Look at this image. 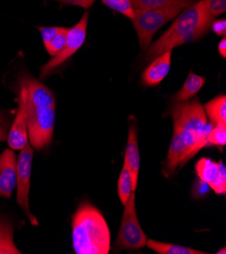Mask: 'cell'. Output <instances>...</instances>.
Wrapping results in <instances>:
<instances>
[{"label":"cell","instance_id":"1","mask_svg":"<svg viewBox=\"0 0 226 254\" xmlns=\"http://www.w3.org/2000/svg\"><path fill=\"white\" fill-rule=\"evenodd\" d=\"M169 114L173 121V135L162 169L167 177L183 167L201 149L208 147L207 138L213 127L208 123L204 107L197 97L186 103H172Z\"/></svg>","mask_w":226,"mask_h":254},{"label":"cell","instance_id":"2","mask_svg":"<svg viewBox=\"0 0 226 254\" xmlns=\"http://www.w3.org/2000/svg\"><path fill=\"white\" fill-rule=\"evenodd\" d=\"M17 84L27 92L28 131L31 146L41 151L51 145L56 120V99L52 90L34 78L30 73H22Z\"/></svg>","mask_w":226,"mask_h":254},{"label":"cell","instance_id":"3","mask_svg":"<svg viewBox=\"0 0 226 254\" xmlns=\"http://www.w3.org/2000/svg\"><path fill=\"white\" fill-rule=\"evenodd\" d=\"M215 18L205 9L202 1L195 2L180 12L169 29L144 51V61L150 62L166 51L179 46L197 42L204 38L211 30Z\"/></svg>","mask_w":226,"mask_h":254},{"label":"cell","instance_id":"4","mask_svg":"<svg viewBox=\"0 0 226 254\" xmlns=\"http://www.w3.org/2000/svg\"><path fill=\"white\" fill-rule=\"evenodd\" d=\"M72 246L76 254H108L111 234L100 211L81 201L72 216Z\"/></svg>","mask_w":226,"mask_h":254},{"label":"cell","instance_id":"5","mask_svg":"<svg viewBox=\"0 0 226 254\" xmlns=\"http://www.w3.org/2000/svg\"><path fill=\"white\" fill-rule=\"evenodd\" d=\"M184 10L179 7L158 9H134L131 21L136 30L140 48L144 51L150 46L153 36L166 22L177 17Z\"/></svg>","mask_w":226,"mask_h":254},{"label":"cell","instance_id":"6","mask_svg":"<svg viewBox=\"0 0 226 254\" xmlns=\"http://www.w3.org/2000/svg\"><path fill=\"white\" fill-rule=\"evenodd\" d=\"M124 207L120 231L115 242V250L117 252L121 250H139L146 246L147 236L143 232L137 217L134 191Z\"/></svg>","mask_w":226,"mask_h":254},{"label":"cell","instance_id":"7","mask_svg":"<svg viewBox=\"0 0 226 254\" xmlns=\"http://www.w3.org/2000/svg\"><path fill=\"white\" fill-rule=\"evenodd\" d=\"M88 16L89 13L87 10H85L80 20L73 28L68 30L66 43L61 52L56 56L52 57L48 63L41 67L40 80H45L49 76L54 74L82 47L86 39Z\"/></svg>","mask_w":226,"mask_h":254},{"label":"cell","instance_id":"8","mask_svg":"<svg viewBox=\"0 0 226 254\" xmlns=\"http://www.w3.org/2000/svg\"><path fill=\"white\" fill-rule=\"evenodd\" d=\"M33 157L34 149L30 143H27V145L20 150V153L16 159V201L24 215L30 220L31 224L33 226H38V220L31 213L29 202Z\"/></svg>","mask_w":226,"mask_h":254},{"label":"cell","instance_id":"9","mask_svg":"<svg viewBox=\"0 0 226 254\" xmlns=\"http://www.w3.org/2000/svg\"><path fill=\"white\" fill-rule=\"evenodd\" d=\"M18 91L15 101L17 103V111L14 121L10 127L7 143L12 150H21L27 145L29 140L28 118H27V92L23 86L17 84Z\"/></svg>","mask_w":226,"mask_h":254},{"label":"cell","instance_id":"10","mask_svg":"<svg viewBox=\"0 0 226 254\" xmlns=\"http://www.w3.org/2000/svg\"><path fill=\"white\" fill-rule=\"evenodd\" d=\"M195 172L198 179L206 183L217 194L226 193V168L222 160L215 162L203 157L197 161Z\"/></svg>","mask_w":226,"mask_h":254},{"label":"cell","instance_id":"11","mask_svg":"<svg viewBox=\"0 0 226 254\" xmlns=\"http://www.w3.org/2000/svg\"><path fill=\"white\" fill-rule=\"evenodd\" d=\"M16 187V156L12 149L0 155V196L10 198Z\"/></svg>","mask_w":226,"mask_h":254},{"label":"cell","instance_id":"12","mask_svg":"<svg viewBox=\"0 0 226 254\" xmlns=\"http://www.w3.org/2000/svg\"><path fill=\"white\" fill-rule=\"evenodd\" d=\"M172 51H166L151 60L141 75V83L146 87L157 86L170 71Z\"/></svg>","mask_w":226,"mask_h":254},{"label":"cell","instance_id":"13","mask_svg":"<svg viewBox=\"0 0 226 254\" xmlns=\"http://www.w3.org/2000/svg\"><path fill=\"white\" fill-rule=\"evenodd\" d=\"M124 163L129 168L132 180H133V189L134 190L137 188L138 184V174L140 168V152L138 145V131L137 127L134 124H130L129 136L126 150H125V160Z\"/></svg>","mask_w":226,"mask_h":254},{"label":"cell","instance_id":"14","mask_svg":"<svg viewBox=\"0 0 226 254\" xmlns=\"http://www.w3.org/2000/svg\"><path fill=\"white\" fill-rule=\"evenodd\" d=\"M205 77L190 72L181 89L172 96V103H186L196 97L198 92L205 84Z\"/></svg>","mask_w":226,"mask_h":254},{"label":"cell","instance_id":"15","mask_svg":"<svg viewBox=\"0 0 226 254\" xmlns=\"http://www.w3.org/2000/svg\"><path fill=\"white\" fill-rule=\"evenodd\" d=\"M134 9H158L179 7L188 8L195 3V0H132Z\"/></svg>","mask_w":226,"mask_h":254},{"label":"cell","instance_id":"16","mask_svg":"<svg viewBox=\"0 0 226 254\" xmlns=\"http://www.w3.org/2000/svg\"><path fill=\"white\" fill-rule=\"evenodd\" d=\"M13 242V227L8 219L0 215V254H20Z\"/></svg>","mask_w":226,"mask_h":254},{"label":"cell","instance_id":"17","mask_svg":"<svg viewBox=\"0 0 226 254\" xmlns=\"http://www.w3.org/2000/svg\"><path fill=\"white\" fill-rule=\"evenodd\" d=\"M203 107L212 125L226 124V96L224 94L214 97Z\"/></svg>","mask_w":226,"mask_h":254},{"label":"cell","instance_id":"18","mask_svg":"<svg viewBox=\"0 0 226 254\" xmlns=\"http://www.w3.org/2000/svg\"><path fill=\"white\" fill-rule=\"evenodd\" d=\"M146 246L159 254H206L207 252L195 250L177 244L163 243L152 239H147Z\"/></svg>","mask_w":226,"mask_h":254},{"label":"cell","instance_id":"19","mask_svg":"<svg viewBox=\"0 0 226 254\" xmlns=\"http://www.w3.org/2000/svg\"><path fill=\"white\" fill-rule=\"evenodd\" d=\"M135 191L133 189V180L132 174L127 167V165L124 163V166L121 170L119 181H118V194L119 198L123 205H126L131 193Z\"/></svg>","mask_w":226,"mask_h":254},{"label":"cell","instance_id":"20","mask_svg":"<svg viewBox=\"0 0 226 254\" xmlns=\"http://www.w3.org/2000/svg\"><path fill=\"white\" fill-rule=\"evenodd\" d=\"M102 2L114 11H117L130 19L134 16L132 0H102Z\"/></svg>","mask_w":226,"mask_h":254},{"label":"cell","instance_id":"21","mask_svg":"<svg viewBox=\"0 0 226 254\" xmlns=\"http://www.w3.org/2000/svg\"><path fill=\"white\" fill-rule=\"evenodd\" d=\"M208 146H216L222 148L226 144V124L213 125L208 134Z\"/></svg>","mask_w":226,"mask_h":254},{"label":"cell","instance_id":"22","mask_svg":"<svg viewBox=\"0 0 226 254\" xmlns=\"http://www.w3.org/2000/svg\"><path fill=\"white\" fill-rule=\"evenodd\" d=\"M68 30L69 29L63 27V29L54 37V39L50 42V44L47 47H45L50 56L54 57L61 52L62 49L65 46V43H66V37H67Z\"/></svg>","mask_w":226,"mask_h":254},{"label":"cell","instance_id":"23","mask_svg":"<svg viewBox=\"0 0 226 254\" xmlns=\"http://www.w3.org/2000/svg\"><path fill=\"white\" fill-rule=\"evenodd\" d=\"M205 9L214 18L226 11V0H201Z\"/></svg>","mask_w":226,"mask_h":254},{"label":"cell","instance_id":"24","mask_svg":"<svg viewBox=\"0 0 226 254\" xmlns=\"http://www.w3.org/2000/svg\"><path fill=\"white\" fill-rule=\"evenodd\" d=\"M41 33V37L44 43V46L47 47L54 37L63 29V27H37Z\"/></svg>","mask_w":226,"mask_h":254},{"label":"cell","instance_id":"25","mask_svg":"<svg viewBox=\"0 0 226 254\" xmlns=\"http://www.w3.org/2000/svg\"><path fill=\"white\" fill-rule=\"evenodd\" d=\"M210 190H211L210 187L206 183L198 179L193 185L192 194L195 198H201V197L206 196L209 193Z\"/></svg>","mask_w":226,"mask_h":254},{"label":"cell","instance_id":"26","mask_svg":"<svg viewBox=\"0 0 226 254\" xmlns=\"http://www.w3.org/2000/svg\"><path fill=\"white\" fill-rule=\"evenodd\" d=\"M9 117L5 112H0V142L7 140Z\"/></svg>","mask_w":226,"mask_h":254},{"label":"cell","instance_id":"27","mask_svg":"<svg viewBox=\"0 0 226 254\" xmlns=\"http://www.w3.org/2000/svg\"><path fill=\"white\" fill-rule=\"evenodd\" d=\"M54 1H58L61 4L64 5H76L80 6L84 9H89L96 0H54Z\"/></svg>","mask_w":226,"mask_h":254},{"label":"cell","instance_id":"28","mask_svg":"<svg viewBox=\"0 0 226 254\" xmlns=\"http://www.w3.org/2000/svg\"><path fill=\"white\" fill-rule=\"evenodd\" d=\"M216 36L219 37H225L226 35V20L225 18H220V19H214L212 24H211V30Z\"/></svg>","mask_w":226,"mask_h":254},{"label":"cell","instance_id":"29","mask_svg":"<svg viewBox=\"0 0 226 254\" xmlns=\"http://www.w3.org/2000/svg\"><path fill=\"white\" fill-rule=\"evenodd\" d=\"M218 53L221 55L222 58L226 57V40H225V37L218 44Z\"/></svg>","mask_w":226,"mask_h":254}]
</instances>
